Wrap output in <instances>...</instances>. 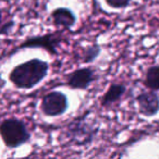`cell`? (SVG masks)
<instances>
[{
	"label": "cell",
	"mask_w": 159,
	"mask_h": 159,
	"mask_svg": "<svg viewBox=\"0 0 159 159\" xmlns=\"http://www.w3.org/2000/svg\"><path fill=\"white\" fill-rule=\"evenodd\" d=\"M126 93L125 84L120 82H112L107 89L106 93L100 98V106L102 108H109L115 104L122 100Z\"/></svg>",
	"instance_id": "obj_9"
},
{
	"label": "cell",
	"mask_w": 159,
	"mask_h": 159,
	"mask_svg": "<svg viewBox=\"0 0 159 159\" xmlns=\"http://www.w3.org/2000/svg\"><path fill=\"white\" fill-rule=\"evenodd\" d=\"M16 25V22L13 20H7L3 21L1 23V26H0V35L1 36H6L12 31V29Z\"/></svg>",
	"instance_id": "obj_13"
},
{
	"label": "cell",
	"mask_w": 159,
	"mask_h": 159,
	"mask_svg": "<svg viewBox=\"0 0 159 159\" xmlns=\"http://www.w3.org/2000/svg\"><path fill=\"white\" fill-rule=\"evenodd\" d=\"M135 100L139 113L144 117H154L159 112V95L156 91L147 89L141 92Z\"/></svg>",
	"instance_id": "obj_7"
},
{
	"label": "cell",
	"mask_w": 159,
	"mask_h": 159,
	"mask_svg": "<svg viewBox=\"0 0 159 159\" xmlns=\"http://www.w3.org/2000/svg\"><path fill=\"white\" fill-rule=\"evenodd\" d=\"M105 2L108 7L112 9H125L132 5L133 0H105Z\"/></svg>",
	"instance_id": "obj_12"
},
{
	"label": "cell",
	"mask_w": 159,
	"mask_h": 159,
	"mask_svg": "<svg viewBox=\"0 0 159 159\" xmlns=\"http://www.w3.org/2000/svg\"><path fill=\"white\" fill-rule=\"evenodd\" d=\"M0 135L8 148H18L31 141V132L26 123L19 118H6L0 123Z\"/></svg>",
	"instance_id": "obj_3"
},
{
	"label": "cell",
	"mask_w": 159,
	"mask_h": 159,
	"mask_svg": "<svg viewBox=\"0 0 159 159\" xmlns=\"http://www.w3.org/2000/svg\"><path fill=\"white\" fill-rule=\"evenodd\" d=\"M98 132L96 124L87 120V116L76 118L66 126L63 132L64 139L70 145L83 147L93 143Z\"/></svg>",
	"instance_id": "obj_2"
},
{
	"label": "cell",
	"mask_w": 159,
	"mask_h": 159,
	"mask_svg": "<svg viewBox=\"0 0 159 159\" xmlns=\"http://www.w3.org/2000/svg\"><path fill=\"white\" fill-rule=\"evenodd\" d=\"M50 19L56 29L63 31H69L72 29L76 24L77 20L74 12L66 7H59L53 9L50 13Z\"/></svg>",
	"instance_id": "obj_8"
},
{
	"label": "cell",
	"mask_w": 159,
	"mask_h": 159,
	"mask_svg": "<svg viewBox=\"0 0 159 159\" xmlns=\"http://www.w3.org/2000/svg\"><path fill=\"white\" fill-rule=\"evenodd\" d=\"M48 72V62L38 58H33L12 68L8 79L16 89H32L46 79Z\"/></svg>",
	"instance_id": "obj_1"
},
{
	"label": "cell",
	"mask_w": 159,
	"mask_h": 159,
	"mask_svg": "<svg viewBox=\"0 0 159 159\" xmlns=\"http://www.w3.org/2000/svg\"><path fill=\"white\" fill-rule=\"evenodd\" d=\"M40 111L46 117H59L68 111L69 99L64 93L51 91L43 96L40 102Z\"/></svg>",
	"instance_id": "obj_5"
},
{
	"label": "cell",
	"mask_w": 159,
	"mask_h": 159,
	"mask_svg": "<svg viewBox=\"0 0 159 159\" xmlns=\"http://www.w3.org/2000/svg\"><path fill=\"white\" fill-rule=\"evenodd\" d=\"M100 52H102V47H100L99 44L94 43V44L89 45V46L83 49L81 61L83 63H92L99 57Z\"/></svg>",
	"instance_id": "obj_11"
},
{
	"label": "cell",
	"mask_w": 159,
	"mask_h": 159,
	"mask_svg": "<svg viewBox=\"0 0 159 159\" xmlns=\"http://www.w3.org/2000/svg\"><path fill=\"white\" fill-rule=\"evenodd\" d=\"M97 79V71L95 69L91 66H83L75 69L66 75V85L72 89L86 91Z\"/></svg>",
	"instance_id": "obj_6"
},
{
	"label": "cell",
	"mask_w": 159,
	"mask_h": 159,
	"mask_svg": "<svg viewBox=\"0 0 159 159\" xmlns=\"http://www.w3.org/2000/svg\"><path fill=\"white\" fill-rule=\"evenodd\" d=\"M63 34L62 32H53V33H47L44 35H36L31 36L23 40L16 49L12 51L11 55H13L16 51L22 50V49H34L39 48L44 49L45 51L49 53L50 56H57L58 55V48L63 42Z\"/></svg>",
	"instance_id": "obj_4"
},
{
	"label": "cell",
	"mask_w": 159,
	"mask_h": 159,
	"mask_svg": "<svg viewBox=\"0 0 159 159\" xmlns=\"http://www.w3.org/2000/svg\"><path fill=\"white\" fill-rule=\"evenodd\" d=\"M143 84L147 89L159 91V64L148 66L144 75Z\"/></svg>",
	"instance_id": "obj_10"
}]
</instances>
